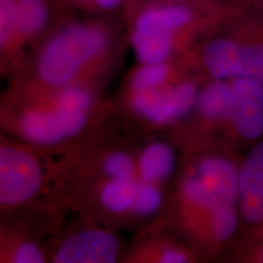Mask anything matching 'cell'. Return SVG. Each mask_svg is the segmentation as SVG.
I'll list each match as a JSON object with an SVG mask.
<instances>
[{
  "mask_svg": "<svg viewBox=\"0 0 263 263\" xmlns=\"http://www.w3.org/2000/svg\"><path fill=\"white\" fill-rule=\"evenodd\" d=\"M201 60L213 80L251 78L263 83V20L234 8L202 45Z\"/></svg>",
  "mask_w": 263,
  "mask_h": 263,
  "instance_id": "obj_1",
  "label": "cell"
},
{
  "mask_svg": "<svg viewBox=\"0 0 263 263\" xmlns=\"http://www.w3.org/2000/svg\"><path fill=\"white\" fill-rule=\"evenodd\" d=\"M111 43L112 33L106 22H66L43 45L37 62L38 73L45 83L64 85L85 65L106 54Z\"/></svg>",
  "mask_w": 263,
  "mask_h": 263,
  "instance_id": "obj_2",
  "label": "cell"
},
{
  "mask_svg": "<svg viewBox=\"0 0 263 263\" xmlns=\"http://www.w3.org/2000/svg\"><path fill=\"white\" fill-rule=\"evenodd\" d=\"M238 192L239 167L222 156L202 159L182 185L184 199L209 212L216 207L238 206Z\"/></svg>",
  "mask_w": 263,
  "mask_h": 263,
  "instance_id": "obj_3",
  "label": "cell"
},
{
  "mask_svg": "<svg viewBox=\"0 0 263 263\" xmlns=\"http://www.w3.org/2000/svg\"><path fill=\"white\" fill-rule=\"evenodd\" d=\"M42 170L37 160L11 146L0 149V201L14 206L31 200L42 185Z\"/></svg>",
  "mask_w": 263,
  "mask_h": 263,
  "instance_id": "obj_4",
  "label": "cell"
},
{
  "mask_svg": "<svg viewBox=\"0 0 263 263\" xmlns=\"http://www.w3.org/2000/svg\"><path fill=\"white\" fill-rule=\"evenodd\" d=\"M229 81L233 104L227 123L241 140L257 141L263 137V83L251 78Z\"/></svg>",
  "mask_w": 263,
  "mask_h": 263,
  "instance_id": "obj_5",
  "label": "cell"
},
{
  "mask_svg": "<svg viewBox=\"0 0 263 263\" xmlns=\"http://www.w3.org/2000/svg\"><path fill=\"white\" fill-rule=\"evenodd\" d=\"M197 99L195 84L184 82L166 90H139L132 98V106L153 123L164 124L185 115Z\"/></svg>",
  "mask_w": 263,
  "mask_h": 263,
  "instance_id": "obj_6",
  "label": "cell"
},
{
  "mask_svg": "<svg viewBox=\"0 0 263 263\" xmlns=\"http://www.w3.org/2000/svg\"><path fill=\"white\" fill-rule=\"evenodd\" d=\"M238 210L246 224L263 226V137L239 166Z\"/></svg>",
  "mask_w": 263,
  "mask_h": 263,
  "instance_id": "obj_7",
  "label": "cell"
},
{
  "mask_svg": "<svg viewBox=\"0 0 263 263\" xmlns=\"http://www.w3.org/2000/svg\"><path fill=\"white\" fill-rule=\"evenodd\" d=\"M87 114L57 107L52 111H29L22 117L21 130L37 144H54L77 134L84 127Z\"/></svg>",
  "mask_w": 263,
  "mask_h": 263,
  "instance_id": "obj_8",
  "label": "cell"
},
{
  "mask_svg": "<svg viewBox=\"0 0 263 263\" xmlns=\"http://www.w3.org/2000/svg\"><path fill=\"white\" fill-rule=\"evenodd\" d=\"M118 241L111 233L88 229L71 235L55 255L58 263H111L116 261Z\"/></svg>",
  "mask_w": 263,
  "mask_h": 263,
  "instance_id": "obj_9",
  "label": "cell"
},
{
  "mask_svg": "<svg viewBox=\"0 0 263 263\" xmlns=\"http://www.w3.org/2000/svg\"><path fill=\"white\" fill-rule=\"evenodd\" d=\"M199 110L211 122H227L233 104L229 80H213L197 97Z\"/></svg>",
  "mask_w": 263,
  "mask_h": 263,
  "instance_id": "obj_10",
  "label": "cell"
},
{
  "mask_svg": "<svg viewBox=\"0 0 263 263\" xmlns=\"http://www.w3.org/2000/svg\"><path fill=\"white\" fill-rule=\"evenodd\" d=\"M173 151L167 144L156 141L141 153L139 173L143 180L149 183L166 179L173 170Z\"/></svg>",
  "mask_w": 263,
  "mask_h": 263,
  "instance_id": "obj_11",
  "label": "cell"
},
{
  "mask_svg": "<svg viewBox=\"0 0 263 263\" xmlns=\"http://www.w3.org/2000/svg\"><path fill=\"white\" fill-rule=\"evenodd\" d=\"M130 43L141 64H160L171 57L177 41L168 35L130 31Z\"/></svg>",
  "mask_w": 263,
  "mask_h": 263,
  "instance_id": "obj_12",
  "label": "cell"
},
{
  "mask_svg": "<svg viewBox=\"0 0 263 263\" xmlns=\"http://www.w3.org/2000/svg\"><path fill=\"white\" fill-rule=\"evenodd\" d=\"M137 182L133 179H111L100 193L101 203L108 211L121 213L130 210L136 196Z\"/></svg>",
  "mask_w": 263,
  "mask_h": 263,
  "instance_id": "obj_13",
  "label": "cell"
},
{
  "mask_svg": "<svg viewBox=\"0 0 263 263\" xmlns=\"http://www.w3.org/2000/svg\"><path fill=\"white\" fill-rule=\"evenodd\" d=\"M236 207L238 206H221L209 212L210 230L217 241H227L238 230L239 219H241V217Z\"/></svg>",
  "mask_w": 263,
  "mask_h": 263,
  "instance_id": "obj_14",
  "label": "cell"
},
{
  "mask_svg": "<svg viewBox=\"0 0 263 263\" xmlns=\"http://www.w3.org/2000/svg\"><path fill=\"white\" fill-rule=\"evenodd\" d=\"M168 74L170 67L164 62L144 64L132 78V88L134 91L156 89L157 87L164 83Z\"/></svg>",
  "mask_w": 263,
  "mask_h": 263,
  "instance_id": "obj_15",
  "label": "cell"
},
{
  "mask_svg": "<svg viewBox=\"0 0 263 263\" xmlns=\"http://www.w3.org/2000/svg\"><path fill=\"white\" fill-rule=\"evenodd\" d=\"M161 203H162V195L157 188L145 180L137 182L136 196L132 206V210L137 215L149 216L160 209Z\"/></svg>",
  "mask_w": 263,
  "mask_h": 263,
  "instance_id": "obj_16",
  "label": "cell"
},
{
  "mask_svg": "<svg viewBox=\"0 0 263 263\" xmlns=\"http://www.w3.org/2000/svg\"><path fill=\"white\" fill-rule=\"evenodd\" d=\"M91 105H93V98L82 88L70 87L62 90L57 97V107L64 110L87 114Z\"/></svg>",
  "mask_w": 263,
  "mask_h": 263,
  "instance_id": "obj_17",
  "label": "cell"
},
{
  "mask_svg": "<svg viewBox=\"0 0 263 263\" xmlns=\"http://www.w3.org/2000/svg\"><path fill=\"white\" fill-rule=\"evenodd\" d=\"M105 173L111 179H133L134 166L130 157L123 153H114L105 160Z\"/></svg>",
  "mask_w": 263,
  "mask_h": 263,
  "instance_id": "obj_18",
  "label": "cell"
},
{
  "mask_svg": "<svg viewBox=\"0 0 263 263\" xmlns=\"http://www.w3.org/2000/svg\"><path fill=\"white\" fill-rule=\"evenodd\" d=\"M14 262L16 263H42L44 262L41 249L31 242H24L15 250Z\"/></svg>",
  "mask_w": 263,
  "mask_h": 263,
  "instance_id": "obj_19",
  "label": "cell"
},
{
  "mask_svg": "<svg viewBox=\"0 0 263 263\" xmlns=\"http://www.w3.org/2000/svg\"><path fill=\"white\" fill-rule=\"evenodd\" d=\"M238 11L263 20V0H232Z\"/></svg>",
  "mask_w": 263,
  "mask_h": 263,
  "instance_id": "obj_20",
  "label": "cell"
},
{
  "mask_svg": "<svg viewBox=\"0 0 263 263\" xmlns=\"http://www.w3.org/2000/svg\"><path fill=\"white\" fill-rule=\"evenodd\" d=\"M186 261L188 259H186L185 255L174 249H168L166 251H163L160 257V262L162 263H183Z\"/></svg>",
  "mask_w": 263,
  "mask_h": 263,
  "instance_id": "obj_21",
  "label": "cell"
},
{
  "mask_svg": "<svg viewBox=\"0 0 263 263\" xmlns=\"http://www.w3.org/2000/svg\"><path fill=\"white\" fill-rule=\"evenodd\" d=\"M178 2L193 3V4H201V5H221L226 3L219 2V0H178Z\"/></svg>",
  "mask_w": 263,
  "mask_h": 263,
  "instance_id": "obj_22",
  "label": "cell"
},
{
  "mask_svg": "<svg viewBox=\"0 0 263 263\" xmlns=\"http://www.w3.org/2000/svg\"><path fill=\"white\" fill-rule=\"evenodd\" d=\"M76 2H78V3H91V4L94 5V0H76Z\"/></svg>",
  "mask_w": 263,
  "mask_h": 263,
  "instance_id": "obj_23",
  "label": "cell"
}]
</instances>
